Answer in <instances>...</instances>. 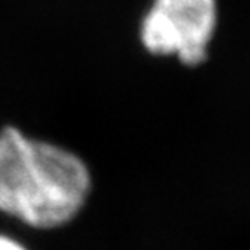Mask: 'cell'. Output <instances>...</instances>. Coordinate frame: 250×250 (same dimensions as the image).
Wrapping results in <instances>:
<instances>
[{
	"label": "cell",
	"mask_w": 250,
	"mask_h": 250,
	"mask_svg": "<svg viewBox=\"0 0 250 250\" xmlns=\"http://www.w3.org/2000/svg\"><path fill=\"white\" fill-rule=\"evenodd\" d=\"M0 250H30V247L12 236L11 233L0 231Z\"/></svg>",
	"instance_id": "3957f363"
},
{
	"label": "cell",
	"mask_w": 250,
	"mask_h": 250,
	"mask_svg": "<svg viewBox=\"0 0 250 250\" xmlns=\"http://www.w3.org/2000/svg\"><path fill=\"white\" fill-rule=\"evenodd\" d=\"M94 176L82 156L14 125L0 129V214L33 231L73 224L89 205Z\"/></svg>",
	"instance_id": "6da1fadb"
},
{
	"label": "cell",
	"mask_w": 250,
	"mask_h": 250,
	"mask_svg": "<svg viewBox=\"0 0 250 250\" xmlns=\"http://www.w3.org/2000/svg\"><path fill=\"white\" fill-rule=\"evenodd\" d=\"M215 23V0H155L141 24V42L151 54L196 66L207 59Z\"/></svg>",
	"instance_id": "7a4b0ae2"
}]
</instances>
